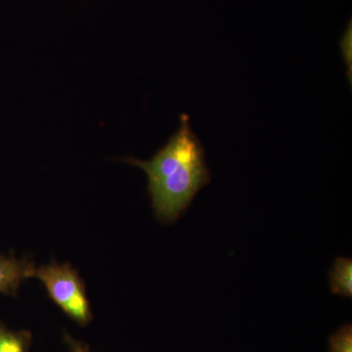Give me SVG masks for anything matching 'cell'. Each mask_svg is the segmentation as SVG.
I'll list each match as a JSON object with an SVG mask.
<instances>
[{
  "label": "cell",
  "mask_w": 352,
  "mask_h": 352,
  "mask_svg": "<svg viewBox=\"0 0 352 352\" xmlns=\"http://www.w3.org/2000/svg\"><path fill=\"white\" fill-rule=\"evenodd\" d=\"M330 352H352V326L346 324L329 339Z\"/></svg>",
  "instance_id": "8992f818"
},
{
  "label": "cell",
  "mask_w": 352,
  "mask_h": 352,
  "mask_svg": "<svg viewBox=\"0 0 352 352\" xmlns=\"http://www.w3.org/2000/svg\"><path fill=\"white\" fill-rule=\"evenodd\" d=\"M331 291L335 295L352 296V261L347 258H338L330 272Z\"/></svg>",
  "instance_id": "277c9868"
},
{
  "label": "cell",
  "mask_w": 352,
  "mask_h": 352,
  "mask_svg": "<svg viewBox=\"0 0 352 352\" xmlns=\"http://www.w3.org/2000/svg\"><path fill=\"white\" fill-rule=\"evenodd\" d=\"M34 264L28 258L0 254V294L17 296L21 284L31 278Z\"/></svg>",
  "instance_id": "3957f363"
},
{
  "label": "cell",
  "mask_w": 352,
  "mask_h": 352,
  "mask_svg": "<svg viewBox=\"0 0 352 352\" xmlns=\"http://www.w3.org/2000/svg\"><path fill=\"white\" fill-rule=\"evenodd\" d=\"M32 277L43 284L50 300L72 320L82 327L91 322V305L85 281L71 263L53 261L47 265L34 267Z\"/></svg>",
  "instance_id": "7a4b0ae2"
},
{
  "label": "cell",
  "mask_w": 352,
  "mask_h": 352,
  "mask_svg": "<svg viewBox=\"0 0 352 352\" xmlns=\"http://www.w3.org/2000/svg\"><path fill=\"white\" fill-rule=\"evenodd\" d=\"M120 161L144 170L153 210L164 223L175 221L210 182L205 150L187 113L180 116L177 131L151 160L129 157Z\"/></svg>",
  "instance_id": "6da1fadb"
},
{
  "label": "cell",
  "mask_w": 352,
  "mask_h": 352,
  "mask_svg": "<svg viewBox=\"0 0 352 352\" xmlns=\"http://www.w3.org/2000/svg\"><path fill=\"white\" fill-rule=\"evenodd\" d=\"M32 336L27 330H10L0 322V352H29Z\"/></svg>",
  "instance_id": "5b68a950"
},
{
  "label": "cell",
  "mask_w": 352,
  "mask_h": 352,
  "mask_svg": "<svg viewBox=\"0 0 352 352\" xmlns=\"http://www.w3.org/2000/svg\"><path fill=\"white\" fill-rule=\"evenodd\" d=\"M64 342L68 346L71 352H91L87 344L74 339L69 333H65Z\"/></svg>",
  "instance_id": "ba28073f"
},
{
  "label": "cell",
  "mask_w": 352,
  "mask_h": 352,
  "mask_svg": "<svg viewBox=\"0 0 352 352\" xmlns=\"http://www.w3.org/2000/svg\"><path fill=\"white\" fill-rule=\"evenodd\" d=\"M340 50L342 52L344 63L347 69V78H349V83L351 85L352 80V24L351 21L347 25L346 31L342 34L340 41Z\"/></svg>",
  "instance_id": "52a82bcc"
}]
</instances>
